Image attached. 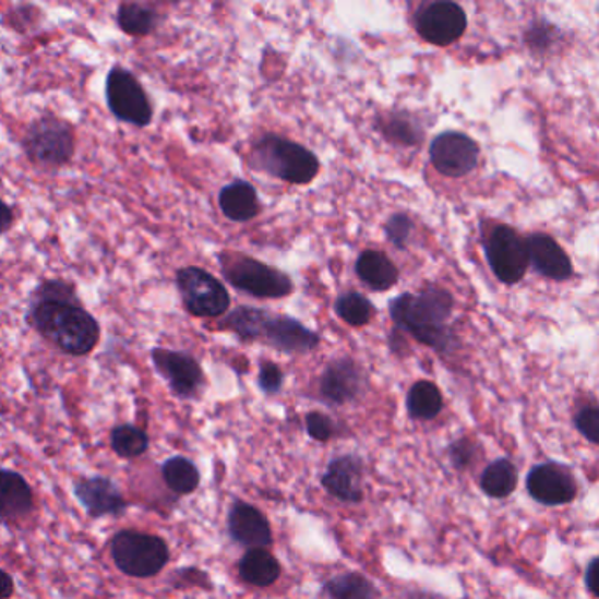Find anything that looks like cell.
Returning a JSON list of instances; mask_svg holds the SVG:
<instances>
[{"label":"cell","mask_w":599,"mask_h":599,"mask_svg":"<svg viewBox=\"0 0 599 599\" xmlns=\"http://www.w3.org/2000/svg\"><path fill=\"white\" fill-rule=\"evenodd\" d=\"M11 27L14 31L25 32V27H32L36 25L41 19V11L34 8V5H20L13 13L10 14Z\"/></svg>","instance_id":"8d00e7d4"},{"label":"cell","mask_w":599,"mask_h":599,"mask_svg":"<svg viewBox=\"0 0 599 599\" xmlns=\"http://www.w3.org/2000/svg\"><path fill=\"white\" fill-rule=\"evenodd\" d=\"M111 558L115 566L129 577L149 578L166 568L171 552L160 537L146 532L120 531L111 541Z\"/></svg>","instance_id":"8992f818"},{"label":"cell","mask_w":599,"mask_h":599,"mask_svg":"<svg viewBox=\"0 0 599 599\" xmlns=\"http://www.w3.org/2000/svg\"><path fill=\"white\" fill-rule=\"evenodd\" d=\"M163 478L166 486L180 496L192 494L201 483L197 466L183 455H175L164 463Z\"/></svg>","instance_id":"83f0119b"},{"label":"cell","mask_w":599,"mask_h":599,"mask_svg":"<svg viewBox=\"0 0 599 599\" xmlns=\"http://www.w3.org/2000/svg\"><path fill=\"white\" fill-rule=\"evenodd\" d=\"M527 257L537 273L554 281H566L573 276L572 261L554 238L535 232L526 239Z\"/></svg>","instance_id":"d6986e66"},{"label":"cell","mask_w":599,"mask_h":599,"mask_svg":"<svg viewBox=\"0 0 599 599\" xmlns=\"http://www.w3.org/2000/svg\"><path fill=\"white\" fill-rule=\"evenodd\" d=\"M448 455H451L452 465L457 469L468 468L474 463L475 457V443L471 440H457L452 443L448 448Z\"/></svg>","instance_id":"d590c367"},{"label":"cell","mask_w":599,"mask_h":599,"mask_svg":"<svg viewBox=\"0 0 599 599\" xmlns=\"http://www.w3.org/2000/svg\"><path fill=\"white\" fill-rule=\"evenodd\" d=\"M414 220L408 215L396 213L385 224V236H387L388 241L396 249L403 250L408 247V241H410L411 235H414Z\"/></svg>","instance_id":"1f68e13d"},{"label":"cell","mask_w":599,"mask_h":599,"mask_svg":"<svg viewBox=\"0 0 599 599\" xmlns=\"http://www.w3.org/2000/svg\"><path fill=\"white\" fill-rule=\"evenodd\" d=\"M518 474L514 463L508 459H498L483 469L480 487L487 496L494 500L508 498L517 489Z\"/></svg>","instance_id":"4316f807"},{"label":"cell","mask_w":599,"mask_h":599,"mask_svg":"<svg viewBox=\"0 0 599 599\" xmlns=\"http://www.w3.org/2000/svg\"><path fill=\"white\" fill-rule=\"evenodd\" d=\"M106 104L109 113L120 122L135 127H148L154 120V106L145 86L123 65H111L106 76Z\"/></svg>","instance_id":"52a82bcc"},{"label":"cell","mask_w":599,"mask_h":599,"mask_svg":"<svg viewBox=\"0 0 599 599\" xmlns=\"http://www.w3.org/2000/svg\"><path fill=\"white\" fill-rule=\"evenodd\" d=\"M415 27L424 41L434 46H451L465 34L468 19L459 4L438 0L420 8L415 16Z\"/></svg>","instance_id":"8fae6325"},{"label":"cell","mask_w":599,"mask_h":599,"mask_svg":"<svg viewBox=\"0 0 599 599\" xmlns=\"http://www.w3.org/2000/svg\"><path fill=\"white\" fill-rule=\"evenodd\" d=\"M382 131L387 140L403 146L420 145L422 137H424L422 127L408 113L388 115L387 120L382 125Z\"/></svg>","instance_id":"f546056e"},{"label":"cell","mask_w":599,"mask_h":599,"mask_svg":"<svg viewBox=\"0 0 599 599\" xmlns=\"http://www.w3.org/2000/svg\"><path fill=\"white\" fill-rule=\"evenodd\" d=\"M278 559L266 549H250L239 561V577L255 587H269L279 578Z\"/></svg>","instance_id":"cb8c5ba5"},{"label":"cell","mask_w":599,"mask_h":599,"mask_svg":"<svg viewBox=\"0 0 599 599\" xmlns=\"http://www.w3.org/2000/svg\"><path fill=\"white\" fill-rule=\"evenodd\" d=\"M109 442L115 454L122 459H135L146 454L149 446V438L145 429L135 428L132 424L117 426L109 434Z\"/></svg>","instance_id":"f1b7e54d"},{"label":"cell","mask_w":599,"mask_h":599,"mask_svg":"<svg viewBox=\"0 0 599 599\" xmlns=\"http://www.w3.org/2000/svg\"><path fill=\"white\" fill-rule=\"evenodd\" d=\"M163 22V13L154 5L141 2H123L118 5L117 25L123 34L131 37H146L154 34Z\"/></svg>","instance_id":"603a6c76"},{"label":"cell","mask_w":599,"mask_h":599,"mask_svg":"<svg viewBox=\"0 0 599 599\" xmlns=\"http://www.w3.org/2000/svg\"><path fill=\"white\" fill-rule=\"evenodd\" d=\"M28 322L63 354L88 356L100 339V325L80 298L32 299Z\"/></svg>","instance_id":"6da1fadb"},{"label":"cell","mask_w":599,"mask_h":599,"mask_svg":"<svg viewBox=\"0 0 599 599\" xmlns=\"http://www.w3.org/2000/svg\"><path fill=\"white\" fill-rule=\"evenodd\" d=\"M76 143L73 123L48 113L36 118L27 127L23 134L22 148L28 160L37 167L60 169L73 160Z\"/></svg>","instance_id":"277c9868"},{"label":"cell","mask_w":599,"mask_h":599,"mask_svg":"<svg viewBox=\"0 0 599 599\" xmlns=\"http://www.w3.org/2000/svg\"><path fill=\"white\" fill-rule=\"evenodd\" d=\"M527 492L543 506H563L573 503L578 494L577 478L570 466L547 460L535 466L526 478Z\"/></svg>","instance_id":"30bf717a"},{"label":"cell","mask_w":599,"mask_h":599,"mask_svg":"<svg viewBox=\"0 0 599 599\" xmlns=\"http://www.w3.org/2000/svg\"><path fill=\"white\" fill-rule=\"evenodd\" d=\"M429 157L440 175L463 178L477 169L480 148L463 132H443L431 141Z\"/></svg>","instance_id":"4fadbf2b"},{"label":"cell","mask_w":599,"mask_h":599,"mask_svg":"<svg viewBox=\"0 0 599 599\" xmlns=\"http://www.w3.org/2000/svg\"><path fill=\"white\" fill-rule=\"evenodd\" d=\"M596 566H598V558L592 559L586 570V586L592 596H598V590L595 587Z\"/></svg>","instance_id":"60d3db41"},{"label":"cell","mask_w":599,"mask_h":599,"mask_svg":"<svg viewBox=\"0 0 599 599\" xmlns=\"http://www.w3.org/2000/svg\"><path fill=\"white\" fill-rule=\"evenodd\" d=\"M307 431L315 442H327L334 434L333 420L321 411H311L307 415Z\"/></svg>","instance_id":"e575fe53"},{"label":"cell","mask_w":599,"mask_h":599,"mask_svg":"<svg viewBox=\"0 0 599 599\" xmlns=\"http://www.w3.org/2000/svg\"><path fill=\"white\" fill-rule=\"evenodd\" d=\"M176 287L185 310L197 319H218L230 308L226 285L203 267H181L176 273Z\"/></svg>","instance_id":"ba28073f"},{"label":"cell","mask_w":599,"mask_h":599,"mask_svg":"<svg viewBox=\"0 0 599 599\" xmlns=\"http://www.w3.org/2000/svg\"><path fill=\"white\" fill-rule=\"evenodd\" d=\"M410 599H434V598H431V596H414V598H410Z\"/></svg>","instance_id":"b9f144b4"},{"label":"cell","mask_w":599,"mask_h":599,"mask_svg":"<svg viewBox=\"0 0 599 599\" xmlns=\"http://www.w3.org/2000/svg\"><path fill=\"white\" fill-rule=\"evenodd\" d=\"M486 257L501 284L515 285L526 276L529 267L526 239L512 227L498 226L486 241Z\"/></svg>","instance_id":"9c48e42d"},{"label":"cell","mask_w":599,"mask_h":599,"mask_svg":"<svg viewBox=\"0 0 599 599\" xmlns=\"http://www.w3.org/2000/svg\"><path fill=\"white\" fill-rule=\"evenodd\" d=\"M322 486L331 496L343 503L364 500V465L359 455H339L331 460L322 477Z\"/></svg>","instance_id":"2e32d148"},{"label":"cell","mask_w":599,"mask_h":599,"mask_svg":"<svg viewBox=\"0 0 599 599\" xmlns=\"http://www.w3.org/2000/svg\"><path fill=\"white\" fill-rule=\"evenodd\" d=\"M250 163L257 171L267 172L292 185H307L315 180L321 169L313 152L276 134L264 135L255 143Z\"/></svg>","instance_id":"3957f363"},{"label":"cell","mask_w":599,"mask_h":599,"mask_svg":"<svg viewBox=\"0 0 599 599\" xmlns=\"http://www.w3.org/2000/svg\"><path fill=\"white\" fill-rule=\"evenodd\" d=\"M14 595V580L10 573L0 570V599H10Z\"/></svg>","instance_id":"ab89813d"},{"label":"cell","mask_w":599,"mask_h":599,"mask_svg":"<svg viewBox=\"0 0 599 599\" xmlns=\"http://www.w3.org/2000/svg\"><path fill=\"white\" fill-rule=\"evenodd\" d=\"M356 273L366 287L374 292H385L393 289L399 279V271L385 253L376 250H366L356 262Z\"/></svg>","instance_id":"7402d4cb"},{"label":"cell","mask_w":599,"mask_h":599,"mask_svg":"<svg viewBox=\"0 0 599 599\" xmlns=\"http://www.w3.org/2000/svg\"><path fill=\"white\" fill-rule=\"evenodd\" d=\"M391 316L403 333L438 351H448L454 345L451 321L454 299L445 289L428 285L419 293H402L388 304Z\"/></svg>","instance_id":"7a4b0ae2"},{"label":"cell","mask_w":599,"mask_h":599,"mask_svg":"<svg viewBox=\"0 0 599 599\" xmlns=\"http://www.w3.org/2000/svg\"><path fill=\"white\" fill-rule=\"evenodd\" d=\"M552 28L547 27L546 23H540V27H531L527 31V45H531L537 50H543L552 41Z\"/></svg>","instance_id":"74e56055"},{"label":"cell","mask_w":599,"mask_h":599,"mask_svg":"<svg viewBox=\"0 0 599 599\" xmlns=\"http://www.w3.org/2000/svg\"><path fill=\"white\" fill-rule=\"evenodd\" d=\"M334 310L338 313L339 319L351 327L370 324L374 315V307L370 299L359 292L342 293L334 304Z\"/></svg>","instance_id":"4dcf8cb0"},{"label":"cell","mask_w":599,"mask_h":599,"mask_svg":"<svg viewBox=\"0 0 599 599\" xmlns=\"http://www.w3.org/2000/svg\"><path fill=\"white\" fill-rule=\"evenodd\" d=\"M319 599H379V590L361 573L347 572L325 582Z\"/></svg>","instance_id":"d4e9b609"},{"label":"cell","mask_w":599,"mask_h":599,"mask_svg":"<svg viewBox=\"0 0 599 599\" xmlns=\"http://www.w3.org/2000/svg\"><path fill=\"white\" fill-rule=\"evenodd\" d=\"M281 385H284V373L278 366L275 362H262L261 371H259V387L262 393L273 396V394L279 393Z\"/></svg>","instance_id":"836d02e7"},{"label":"cell","mask_w":599,"mask_h":599,"mask_svg":"<svg viewBox=\"0 0 599 599\" xmlns=\"http://www.w3.org/2000/svg\"><path fill=\"white\" fill-rule=\"evenodd\" d=\"M364 374L357 362L348 357L336 359L321 376V396L330 405L343 406L356 402L364 388Z\"/></svg>","instance_id":"e0dca14e"},{"label":"cell","mask_w":599,"mask_h":599,"mask_svg":"<svg viewBox=\"0 0 599 599\" xmlns=\"http://www.w3.org/2000/svg\"><path fill=\"white\" fill-rule=\"evenodd\" d=\"M73 492L86 514L94 518L122 517L129 508L117 483L106 477L80 478Z\"/></svg>","instance_id":"9a60e30c"},{"label":"cell","mask_w":599,"mask_h":599,"mask_svg":"<svg viewBox=\"0 0 599 599\" xmlns=\"http://www.w3.org/2000/svg\"><path fill=\"white\" fill-rule=\"evenodd\" d=\"M34 510V492L22 475L0 469V523H19Z\"/></svg>","instance_id":"ffe728a7"},{"label":"cell","mask_w":599,"mask_h":599,"mask_svg":"<svg viewBox=\"0 0 599 599\" xmlns=\"http://www.w3.org/2000/svg\"><path fill=\"white\" fill-rule=\"evenodd\" d=\"M221 275L235 289L257 299H284L293 292L292 279L264 262L243 253L224 252L218 255Z\"/></svg>","instance_id":"5b68a950"},{"label":"cell","mask_w":599,"mask_h":599,"mask_svg":"<svg viewBox=\"0 0 599 599\" xmlns=\"http://www.w3.org/2000/svg\"><path fill=\"white\" fill-rule=\"evenodd\" d=\"M227 527L230 538L249 550L267 549L273 546L269 520L261 510L249 503L236 501L235 505L230 506Z\"/></svg>","instance_id":"ac0fdd59"},{"label":"cell","mask_w":599,"mask_h":599,"mask_svg":"<svg viewBox=\"0 0 599 599\" xmlns=\"http://www.w3.org/2000/svg\"><path fill=\"white\" fill-rule=\"evenodd\" d=\"M406 408H408L411 419H436L440 411L443 410L442 393L433 382L420 380V382L414 383V387L406 396Z\"/></svg>","instance_id":"484cf974"},{"label":"cell","mask_w":599,"mask_h":599,"mask_svg":"<svg viewBox=\"0 0 599 599\" xmlns=\"http://www.w3.org/2000/svg\"><path fill=\"white\" fill-rule=\"evenodd\" d=\"M218 206L224 217L236 224L253 220L261 213L257 190L249 181L235 180L218 194Z\"/></svg>","instance_id":"44dd1931"},{"label":"cell","mask_w":599,"mask_h":599,"mask_svg":"<svg viewBox=\"0 0 599 599\" xmlns=\"http://www.w3.org/2000/svg\"><path fill=\"white\" fill-rule=\"evenodd\" d=\"M152 362L175 396L192 399L204 387V371L194 357L187 351L152 348Z\"/></svg>","instance_id":"7c38bea8"},{"label":"cell","mask_w":599,"mask_h":599,"mask_svg":"<svg viewBox=\"0 0 599 599\" xmlns=\"http://www.w3.org/2000/svg\"><path fill=\"white\" fill-rule=\"evenodd\" d=\"M575 426H577L578 433L586 438L587 442L592 445L599 443V410L596 406H586L578 411L575 417Z\"/></svg>","instance_id":"d6a6232c"},{"label":"cell","mask_w":599,"mask_h":599,"mask_svg":"<svg viewBox=\"0 0 599 599\" xmlns=\"http://www.w3.org/2000/svg\"><path fill=\"white\" fill-rule=\"evenodd\" d=\"M257 342L267 343L269 347L284 354H308L319 347L321 336L308 330L307 325H302L296 319L273 315L266 311Z\"/></svg>","instance_id":"5bb4252c"},{"label":"cell","mask_w":599,"mask_h":599,"mask_svg":"<svg viewBox=\"0 0 599 599\" xmlns=\"http://www.w3.org/2000/svg\"><path fill=\"white\" fill-rule=\"evenodd\" d=\"M14 226L13 207L5 203L4 199L0 197V236L10 232Z\"/></svg>","instance_id":"f35d334b"}]
</instances>
